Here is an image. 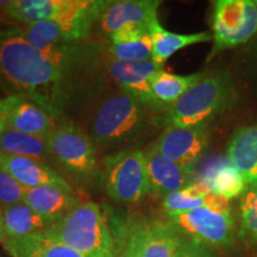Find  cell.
Here are the masks:
<instances>
[{"label": "cell", "instance_id": "1", "mask_svg": "<svg viewBox=\"0 0 257 257\" xmlns=\"http://www.w3.org/2000/svg\"><path fill=\"white\" fill-rule=\"evenodd\" d=\"M70 73L35 50L21 27L0 32V89L8 96L30 99L56 115L68 99Z\"/></svg>", "mask_w": 257, "mask_h": 257}, {"label": "cell", "instance_id": "2", "mask_svg": "<svg viewBox=\"0 0 257 257\" xmlns=\"http://www.w3.org/2000/svg\"><path fill=\"white\" fill-rule=\"evenodd\" d=\"M147 110L127 92H112L101 99L93 110L89 135L95 147L117 150L130 147L140 138L147 124Z\"/></svg>", "mask_w": 257, "mask_h": 257}, {"label": "cell", "instance_id": "3", "mask_svg": "<svg viewBox=\"0 0 257 257\" xmlns=\"http://www.w3.org/2000/svg\"><path fill=\"white\" fill-rule=\"evenodd\" d=\"M43 233L87 257H115L117 253L107 220L93 201L81 202Z\"/></svg>", "mask_w": 257, "mask_h": 257}, {"label": "cell", "instance_id": "4", "mask_svg": "<svg viewBox=\"0 0 257 257\" xmlns=\"http://www.w3.org/2000/svg\"><path fill=\"white\" fill-rule=\"evenodd\" d=\"M232 81L227 72L205 73L179 100L167 107V123L172 126H195L206 124L223 111L231 100Z\"/></svg>", "mask_w": 257, "mask_h": 257}, {"label": "cell", "instance_id": "5", "mask_svg": "<svg viewBox=\"0 0 257 257\" xmlns=\"http://www.w3.org/2000/svg\"><path fill=\"white\" fill-rule=\"evenodd\" d=\"M102 187L108 197L123 204H137L149 194L144 152L119 150L106 156L102 167Z\"/></svg>", "mask_w": 257, "mask_h": 257}, {"label": "cell", "instance_id": "6", "mask_svg": "<svg viewBox=\"0 0 257 257\" xmlns=\"http://www.w3.org/2000/svg\"><path fill=\"white\" fill-rule=\"evenodd\" d=\"M50 155L74 178L89 181L98 174L96 147L89 135L72 121L56 125L48 137Z\"/></svg>", "mask_w": 257, "mask_h": 257}, {"label": "cell", "instance_id": "7", "mask_svg": "<svg viewBox=\"0 0 257 257\" xmlns=\"http://www.w3.org/2000/svg\"><path fill=\"white\" fill-rule=\"evenodd\" d=\"M212 30V56L249 42L257 34V12L252 0L214 2Z\"/></svg>", "mask_w": 257, "mask_h": 257}, {"label": "cell", "instance_id": "8", "mask_svg": "<svg viewBox=\"0 0 257 257\" xmlns=\"http://www.w3.org/2000/svg\"><path fill=\"white\" fill-rule=\"evenodd\" d=\"M167 217L182 233L204 245L224 248L233 240L234 221L231 210L219 212L202 206Z\"/></svg>", "mask_w": 257, "mask_h": 257}, {"label": "cell", "instance_id": "9", "mask_svg": "<svg viewBox=\"0 0 257 257\" xmlns=\"http://www.w3.org/2000/svg\"><path fill=\"white\" fill-rule=\"evenodd\" d=\"M186 240L184 233L169 220L149 219L133 225L125 244L136 257H174Z\"/></svg>", "mask_w": 257, "mask_h": 257}, {"label": "cell", "instance_id": "10", "mask_svg": "<svg viewBox=\"0 0 257 257\" xmlns=\"http://www.w3.org/2000/svg\"><path fill=\"white\" fill-rule=\"evenodd\" d=\"M159 0H117L104 2L95 27L101 36L108 37L124 25H142L152 34L160 24L157 10Z\"/></svg>", "mask_w": 257, "mask_h": 257}, {"label": "cell", "instance_id": "11", "mask_svg": "<svg viewBox=\"0 0 257 257\" xmlns=\"http://www.w3.org/2000/svg\"><path fill=\"white\" fill-rule=\"evenodd\" d=\"M105 72L117 83L121 91L127 92L137 99L141 104L150 110L163 108L156 101L152 91V78L160 70L162 66L154 62L153 60L146 62H121L111 59L104 51Z\"/></svg>", "mask_w": 257, "mask_h": 257}, {"label": "cell", "instance_id": "12", "mask_svg": "<svg viewBox=\"0 0 257 257\" xmlns=\"http://www.w3.org/2000/svg\"><path fill=\"white\" fill-rule=\"evenodd\" d=\"M207 147L206 124L195 126H172L168 125L160 135L153 148L166 159L194 169Z\"/></svg>", "mask_w": 257, "mask_h": 257}, {"label": "cell", "instance_id": "13", "mask_svg": "<svg viewBox=\"0 0 257 257\" xmlns=\"http://www.w3.org/2000/svg\"><path fill=\"white\" fill-rule=\"evenodd\" d=\"M144 157L149 179V194L167 197L195 181L194 170L166 159L153 147L144 152Z\"/></svg>", "mask_w": 257, "mask_h": 257}, {"label": "cell", "instance_id": "14", "mask_svg": "<svg viewBox=\"0 0 257 257\" xmlns=\"http://www.w3.org/2000/svg\"><path fill=\"white\" fill-rule=\"evenodd\" d=\"M104 0H60L54 22L70 43H81L91 36Z\"/></svg>", "mask_w": 257, "mask_h": 257}, {"label": "cell", "instance_id": "15", "mask_svg": "<svg viewBox=\"0 0 257 257\" xmlns=\"http://www.w3.org/2000/svg\"><path fill=\"white\" fill-rule=\"evenodd\" d=\"M9 128L35 136L49 137L55 130V115L43 106L22 96H8Z\"/></svg>", "mask_w": 257, "mask_h": 257}, {"label": "cell", "instance_id": "16", "mask_svg": "<svg viewBox=\"0 0 257 257\" xmlns=\"http://www.w3.org/2000/svg\"><path fill=\"white\" fill-rule=\"evenodd\" d=\"M24 202L42 217L56 223L67 213L81 204L73 193L72 187L44 185L27 188Z\"/></svg>", "mask_w": 257, "mask_h": 257}, {"label": "cell", "instance_id": "17", "mask_svg": "<svg viewBox=\"0 0 257 257\" xmlns=\"http://www.w3.org/2000/svg\"><path fill=\"white\" fill-rule=\"evenodd\" d=\"M0 168L14 176L25 188H35L44 185L70 187L68 182L49 166L29 157L0 154Z\"/></svg>", "mask_w": 257, "mask_h": 257}, {"label": "cell", "instance_id": "18", "mask_svg": "<svg viewBox=\"0 0 257 257\" xmlns=\"http://www.w3.org/2000/svg\"><path fill=\"white\" fill-rule=\"evenodd\" d=\"M195 180L206 186L211 193L227 200L242 195L246 188L243 176L226 159L211 161Z\"/></svg>", "mask_w": 257, "mask_h": 257}, {"label": "cell", "instance_id": "19", "mask_svg": "<svg viewBox=\"0 0 257 257\" xmlns=\"http://www.w3.org/2000/svg\"><path fill=\"white\" fill-rule=\"evenodd\" d=\"M227 160L246 184L257 182V124L239 128L227 147Z\"/></svg>", "mask_w": 257, "mask_h": 257}, {"label": "cell", "instance_id": "20", "mask_svg": "<svg viewBox=\"0 0 257 257\" xmlns=\"http://www.w3.org/2000/svg\"><path fill=\"white\" fill-rule=\"evenodd\" d=\"M3 245L11 255L17 257H87L43 232L19 238H8Z\"/></svg>", "mask_w": 257, "mask_h": 257}, {"label": "cell", "instance_id": "21", "mask_svg": "<svg viewBox=\"0 0 257 257\" xmlns=\"http://www.w3.org/2000/svg\"><path fill=\"white\" fill-rule=\"evenodd\" d=\"M3 219L6 239L43 232L54 224L29 207L25 202L3 207Z\"/></svg>", "mask_w": 257, "mask_h": 257}, {"label": "cell", "instance_id": "22", "mask_svg": "<svg viewBox=\"0 0 257 257\" xmlns=\"http://www.w3.org/2000/svg\"><path fill=\"white\" fill-rule=\"evenodd\" d=\"M60 8V0H14L9 2L4 16L18 27L40 22H54Z\"/></svg>", "mask_w": 257, "mask_h": 257}, {"label": "cell", "instance_id": "23", "mask_svg": "<svg viewBox=\"0 0 257 257\" xmlns=\"http://www.w3.org/2000/svg\"><path fill=\"white\" fill-rule=\"evenodd\" d=\"M0 154L29 157L41 162L50 157L48 137L35 136L6 127L0 137Z\"/></svg>", "mask_w": 257, "mask_h": 257}, {"label": "cell", "instance_id": "24", "mask_svg": "<svg viewBox=\"0 0 257 257\" xmlns=\"http://www.w3.org/2000/svg\"><path fill=\"white\" fill-rule=\"evenodd\" d=\"M150 35L153 41V61L160 66L174 55L176 51L186 47L208 42L213 38L206 31L197 34H175L165 30L161 24L154 28Z\"/></svg>", "mask_w": 257, "mask_h": 257}, {"label": "cell", "instance_id": "25", "mask_svg": "<svg viewBox=\"0 0 257 257\" xmlns=\"http://www.w3.org/2000/svg\"><path fill=\"white\" fill-rule=\"evenodd\" d=\"M204 75L205 72L191 75H175L162 69L156 73L150 81L153 94L162 107H169Z\"/></svg>", "mask_w": 257, "mask_h": 257}, {"label": "cell", "instance_id": "26", "mask_svg": "<svg viewBox=\"0 0 257 257\" xmlns=\"http://www.w3.org/2000/svg\"><path fill=\"white\" fill-rule=\"evenodd\" d=\"M210 193L206 186L195 180L193 184L181 191L174 192L165 197L163 208L166 210L167 214H170L206 206V199Z\"/></svg>", "mask_w": 257, "mask_h": 257}, {"label": "cell", "instance_id": "27", "mask_svg": "<svg viewBox=\"0 0 257 257\" xmlns=\"http://www.w3.org/2000/svg\"><path fill=\"white\" fill-rule=\"evenodd\" d=\"M239 237L249 243H257V182L246 186L240 197Z\"/></svg>", "mask_w": 257, "mask_h": 257}, {"label": "cell", "instance_id": "28", "mask_svg": "<svg viewBox=\"0 0 257 257\" xmlns=\"http://www.w3.org/2000/svg\"><path fill=\"white\" fill-rule=\"evenodd\" d=\"M106 54L115 61L121 62H146L153 60L152 35L141 40L123 44H108Z\"/></svg>", "mask_w": 257, "mask_h": 257}, {"label": "cell", "instance_id": "29", "mask_svg": "<svg viewBox=\"0 0 257 257\" xmlns=\"http://www.w3.org/2000/svg\"><path fill=\"white\" fill-rule=\"evenodd\" d=\"M25 191L27 188L19 184L14 176L0 168V207L24 202Z\"/></svg>", "mask_w": 257, "mask_h": 257}, {"label": "cell", "instance_id": "30", "mask_svg": "<svg viewBox=\"0 0 257 257\" xmlns=\"http://www.w3.org/2000/svg\"><path fill=\"white\" fill-rule=\"evenodd\" d=\"M150 35V31L142 25H124L120 29H118L114 34H112L108 37V43L110 44H123L130 43L141 40V38Z\"/></svg>", "mask_w": 257, "mask_h": 257}, {"label": "cell", "instance_id": "31", "mask_svg": "<svg viewBox=\"0 0 257 257\" xmlns=\"http://www.w3.org/2000/svg\"><path fill=\"white\" fill-rule=\"evenodd\" d=\"M174 257H214L204 244L187 239Z\"/></svg>", "mask_w": 257, "mask_h": 257}, {"label": "cell", "instance_id": "32", "mask_svg": "<svg viewBox=\"0 0 257 257\" xmlns=\"http://www.w3.org/2000/svg\"><path fill=\"white\" fill-rule=\"evenodd\" d=\"M8 107H9L8 96H5V98H0V137H2V135L5 131V128L8 127V124H6V120H8Z\"/></svg>", "mask_w": 257, "mask_h": 257}, {"label": "cell", "instance_id": "33", "mask_svg": "<svg viewBox=\"0 0 257 257\" xmlns=\"http://www.w3.org/2000/svg\"><path fill=\"white\" fill-rule=\"evenodd\" d=\"M6 239L5 229H4V219H3V208L0 207V243H4Z\"/></svg>", "mask_w": 257, "mask_h": 257}, {"label": "cell", "instance_id": "34", "mask_svg": "<svg viewBox=\"0 0 257 257\" xmlns=\"http://www.w3.org/2000/svg\"><path fill=\"white\" fill-rule=\"evenodd\" d=\"M119 257H136V255H135L134 250L131 249L130 246H128V245H126V244H125V246H124L123 251H121V253H120V256H119Z\"/></svg>", "mask_w": 257, "mask_h": 257}, {"label": "cell", "instance_id": "35", "mask_svg": "<svg viewBox=\"0 0 257 257\" xmlns=\"http://www.w3.org/2000/svg\"><path fill=\"white\" fill-rule=\"evenodd\" d=\"M9 25H12L11 22H9L5 17H0V32L4 30L5 28H8Z\"/></svg>", "mask_w": 257, "mask_h": 257}, {"label": "cell", "instance_id": "36", "mask_svg": "<svg viewBox=\"0 0 257 257\" xmlns=\"http://www.w3.org/2000/svg\"><path fill=\"white\" fill-rule=\"evenodd\" d=\"M253 55H255V59L257 62V37H256V40L253 41Z\"/></svg>", "mask_w": 257, "mask_h": 257}, {"label": "cell", "instance_id": "37", "mask_svg": "<svg viewBox=\"0 0 257 257\" xmlns=\"http://www.w3.org/2000/svg\"><path fill=\"white\" fill-rule=\"evenodd\" d=\"M253 2V5H255V9H256V12H257V0H252Z\"/></svg>", "mask_w": 257, "mask_h": 257}, {"label": "cell", "instance_id": "38", "mask_svg": "<svg viewBox=\"0 0 257 257\" xmlns=\"http://www.w3.org/2000/svg\"><path fill=\"white\" fill-rule=\"evenodd\" d=\"M14 257H17V256H14Z\"/></svg>", "mask_w": 257, "mask_h": 257}]
</instances>
